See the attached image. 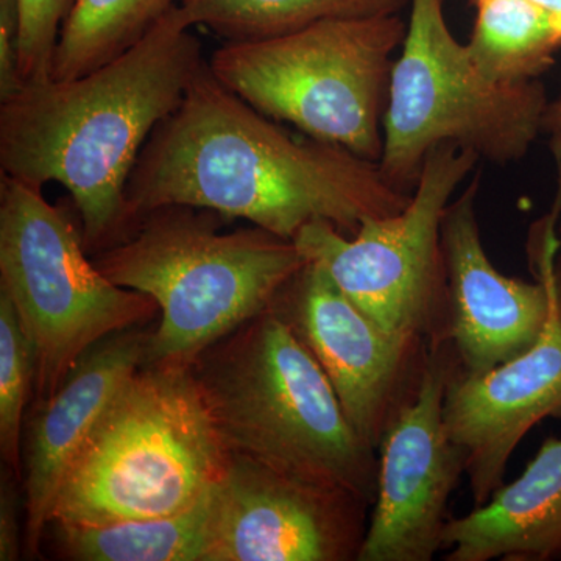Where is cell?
<instances>
[{
    "instance_id": "obj_12",
    "label": "cell",
    "mask_w": 561,
    "mask_h": 561,
    "mask_svg": "<svg viewBox=\"0 0 561 561\" xmlns=\"http://www.w3.org/2000/svg\"><path fill=\"white\" fill-rule=\"evenodd\" d=\"M481 172L453 198L442 221L448 295V342L459 370L478 375L518 356L537 343L551 313L557 286L556 232L559 208L541 221L530 241L535 280L504 275L482 241L476 198Z\"/></svg>"
},
{
    "instance_id": "obj_19",
    "label": "cell",
    "mask_w": 561,
    "mask_h": 561,
    "mask_svg": "<svg viewBox=\"0 0 561 561\" xmlns=\"http://www.w3.org/2000/svg\"><path fill=\"white\" fill-rule=\"evenodd\" d=\"M411 0H179L190 27H206L227 41L265 38L316 22L393 16Z\"/></svg>"
},
{
    "instance_id": "obj_24",
    "label": "cell",
    "mask_w": 561,
    "mask_h": 561,
    "mask_svg": "<svg viewBox=\"0 0 561 561\" xmlns=\"http://www.w3.org/2000/svg\"><path fill=\"white\" fill-rule=\"evenodd\" d=\"M13 478L16 476L3 468L0 482V560L14 561L21 557L20 508ZM18 479V478H16Z\"/></svg>"
},
{
    "instance_id": "obj_22",
    "label": "cell",
    "mask_w": 561,
    "mask_h": 561,
    "mask_svg": "<svg viewBox=\"0 0 561 561\" xmlns=\"http://www.w3.org/2000/svg\"><path fill=\"white\" fill-rule=\"evenodd\" d=\"M73 0H18L20 3V77L22 87L50 79L62 22Z\"/></svg>"
},
{
    "instance_id": "obj_6",
    "label": "cell",
    "mask_w": 561,
    "mask_h": 561,
    "mask_svg": "<svg viewBox=\"0 0 561 561\" xmlns=\"http://www.w3.org/2000/svg\"><path fill=\"white\" fill-rule=\"evenodd\" d=\"M405 31L401 14L320 21L265 38L227 41L208 66L264 116L378 162L393 55Z\"/></svg>"
},
{
    "instance_id": "obj_27",
    "label": "cell",
    "mask_w": 561,
    "mask_h": 561,
    "mask_svg": "<svg viewBox=\"0 0 561 561\" xmlns=\"http://www.w3.org/2000/svg\"><path fill=\"white\" fill-rule=\"evenodd\" d=\"M470 2H471V5H472V3H474V2H476V0H470Z\"/></svg>"
},
{
    "instance_id": "obj_14",
    "label": "cell",
    "mask_w": 561,
    "mask_h": 561,
    "mask_svg": "<svg viewBox=\"0 0 561 561\" xmlns=\"http://www.w3.org/2000/svg\"><path fill=\"white\" fill-rule=\"evenodd\" d=\"M443 416L463 451L465 478L474 505L505 482L508 461L524 437L546 419L561 420V297L534 346L489 371L456 370L446 387Z\"/></svg>"
},
{
    "instance_id": "obj_17",
    "label": "cell",
    "mask_w": 561,
    "mask_h": 561,
    "mask_svg": "<svg viewBox=\"0 0 561 561\" xmlns=\"http://www.w3.org/2000/svg\"><path fill=\"white\" fill-rule=\"evenodd\" d=\"M213 493L176 515L110 524L51 523L58 553L76 561H203Z\"/></svg>"
},
{
    "instance_id": "obj_1",
    "label": "cell",
    "mask_w": 561,
    "mask_h": 561,
    "mask_svg": "<svg viewBox=\"0 0 561 561\" xmlns=\"http://www.w3.org/2000/svg\"><path fill=\"white\" fill-rule=\"evenodd\" d=\"M411 197L387 183L378 162L284 130L221 84L208 62L147 140L127 187L133 227L151 210L190 206L290 241L317 220L353 238L365 220L394 216Z\"/></svg>"
},
{
    "instance_id": "obj_25",
    "label": "cell",
    "mask_w": 561,
    "mask_h": 561,
    "mask_svg": "<svg viewBox=\"0 0 561 561\" xmlns=\"http://www.w3.org/2000/svg\"><path fill=\"white\" fill-rule=\"evenodd\" d=\"M541 135L548 136L549 147H551L553 157H556V160H559V158H561V94L559 98L553 99V101H549L548 106H546L545 114H542ZM559 243V253H557L556 260V275L561 297V227Z\"/></svg>"
},
{
    "instance_id": "obj_10",
    "label": "cell",
    "mask_w": 561,
    "mask_h": 561,
    "mask_svg": "<svg viewBox=\"0 0 561 561\" xmlns=\"http://www.w3.org/2000/svg\"><path fill=\"white\" fill-rule=\"evenodd\" d=\"M272 309L319 362L362 440L378 449L419 393L430 343L383 330L313 262L283 287Z\"/></svg>"
},
{
    "instance_id": "obj_11",
    "label": "cell",
    "mask_w": 561,
    "mask_h": 561,
    "mask_svg": "<svg viewBox=\"0 0 561 561\" xmlns=\"http://www.w3.org/2000/svg\"><path fill=\"white\" fill-rule=\"evenodd\" d=\"M451 343L432 346L423 382L378 449V483L357 561H431L443 551L449 501L465 478L463 451L443 416L456 370Z\"/></svg>"
},
{
    "instance_id": "obj_9",
    "label": "cell",
    "mask_w": 561,
    "mask_h": 561,
    "mask_svg": "<svg viewBox=\"0 0 561 561\" xmlns=\"http://www.w3.org/2000/svg\"><path fill=\"white\" fill-rule=\"evenodd\" d=\"M479 160L457 144H440L424 160L419 186L401 213L365 220L353 238L328 221H312L294 242L383 330L431 346L448 342L442 221Z\"/></svg>"
},
{
    "instance_id": "obj_5",
    "label": "cell",
    "mask_w": 561,
    "mask_h": 561,
    "mask_svg": "<svg viewBox=\"0 0 561 561\" xmlns=\"http://www.w3.org/2000/svg\"><path fill=\"white\" fill-rule=\"evenodd\" d=\"M230 460L194 365L142 364L70 463L50 524L176 515L216 489Z\"/></svg>"
},
{
    "instance_id": "obj_20",
    "label": "cell",
    "mask_w": 561,
    "mask_h": 561,
    "mask_svg": "<svg viewBox=\"0 0 561 561\" xmlns=\"http://www.w3.org/2000/svg\"><path fill=\"white\" fill-rule=\"evenodd\" d=\"M179 0H73L55 49L51 79L84 76L139 43Z\"/></svg>"
},
{
    "instance_id": "obj_16",
    "label": "cell",
    "mask_w": 561,
    "mask_h": 561,
    "mask_svg": "<svg viewBox=\"0 0 561 561\" xmlns=\"http://www.w3.org/2000/svg\"><path fill=\"white\" fill-rule=\"evenodd\" d=\"M443 549L446 561L561 560V438H546L518 479L449 519Z\"/></svg>"
},
{
    "instance_id": "obj_21",
    "label": "cell",
    "mask_w": 561,
    "mask_h": 561,
    "mask_svg": "<svg viewBox=\"0 0 561 561\" xmlns=\"http://www.w3.org/2000/svg\"><path fill=\"white\" fill-rule=\"evenodd\" d=\"M35 381V346L9 295L0 290V454L20 481H24L22 423Z\"/></svg>"
},
{
    "instance_id": "obj_26",
    "label": "cell",
    "mask_w": 561,
    "mask_h": 561,
    "mask_svg": "<svg viewBox=\"0 0 561 561\" xmlns=\"http://www.w3.org/2000/svg\"><path fill=\"white\" fill-rule=\"evenodd\" d=\"M534 2H537L542 9L551 11L553 16L561 21V0H534Z\"/></svg>"
},
{
    "instance_id": "obj_4",
    "label": "cell",
    "mask_w": 561,
    "mask_h": 561,
    "mask_svg": "<svg viewBox=\"0 0 561 561\" xmlns=\"http://www.w3.org/2000/svg\"><path fill=\"white\" fill-rule=\"evenodd\" d=\"M220 219L190 206L151 210L122 241L95 253L106 278L149 295L160 308L144 364L194 365L271 309L308 264L290 239L257 227L221 232Z\"/></svg>"
},
{
    "instance_id": "obj_23",
    "label": "cell",
    "mask_w": 561,
    "mask_h": 561,
    "mask_svg": "<svg viewBox=\"0 0 561 561\" xmlns=\"http://www.w3.org/2000/svg\"><path fill=\"white\" fill-rule=\"evenodd\" d=\"M21 14L18 0H0V101L22 88L20 77Z\"/></svg>"
},
{
    "instance_id": "obj_15",
    "label": "cell",
    "mask_w": 561,
    "mask_h": 561,
    "mask_svg": "<svg viewBox=\"0 0 561 561\" xmlns=\"http://www.w3.org/2000/svg\"><path fill=\"white\" fill-rule=\"evenodd\" d=\"M149 339L150 332L136 327L95 343L73 365L57 393L35 405L22 456L25 556H39L70 463L122 383L146 362Z\"/></svg>"
},
{
    "instance_id": "obj_13",
    "label": "cell",
    "mask_w": 561,
    "mask_h": 561,
    "mask_svg": "<svg viewBox=\"0 0 561 561\" xmlns=\"http://www.w3.org/2000/svg\"><path fill=\"white\" fill-rule=\"evenodd\" d=\"M370 511L348 491L231 454L203 561H357Z\"/></svg>"
},
{
    "instance_id": "obj_2",
    "label": "cell",
    "mask_w": 561,
    "mask_h": 561,
    "mask_svg": "<svg viewBox=\"0 0 561 561\" xmlns=\"http://www.w3.org/2000/svg\"><path fill=\"white\" fill-rule=\"evenodd\" d=\"M205 66L176 3L101 68L24 84L0 101L2 175L41 190L61 184L79 213L84 249H108L131 231L128 181L147 140Z\"/></svg>"
},
{
    "instance_id": "obj_18",
    "label": "cell",
    "mask_w": 561,
    "mask_h": 561,
    "mask_svg": "<svg viewBox=\"0 0 561 561\" xmlns=\"http://www.w3.org/2000/svg\"><path fill=\"white\" fill-rule=\"evenodd\" d=\"M474 27L467 43L476 68L493 83L540 79L556 62L561 21L534 0H476Z\"/></svg>"
},
{
    "instance_id": "obj_7",
    "label": "cell",
    "mask_w": 561,
    "mask_h": 561,
    "mask_svg": "<svg viewBox=\"0 0 561 561\" xmlns=\"http://www.w3.org/2000/svg\"><path fill=\"white\" fill-rule=\"evenodd\" d=\"M548 95L540 80L493 83L454 38L445 0H411L408 31L391 68L378 161L394 190L412 195L424 160L457 144L481 160L511 164L541 135Z\"/></svg>"
},
{
    "instance_id": "obj_8",
    "label": "cell",
    "mask_w": 561,
    "mask_h": 561,
    "mask_svg": "<svg viewBox=\"0 0 561 561\" xmlns=\"http://www.w3.org/2000/svg\"><path fill=\"white\" fill-rule=\"evenodd\" d=\"M0 290L35 346V405L49 400L95 343L142 327L160 308L106 278L81 231L41 187L0 180Z\"/></svg>"
},
{
    "instance_id": "obj_3",
    "label": "cell",
    "mask_w": 561,
    "mask_h": 561,
    "mask_svg": "<svg viewBox=\"0 0 561 561\" xmlns=\"http://www.w3.org/2000/svg\"><path fill=\"white\" fill-rule=\"evenodd\" d=\"M194 371L231 454L373 505L378 451L362 440L319 362L272 308L206 350Z\"/></svg>"
}]
</instances>
